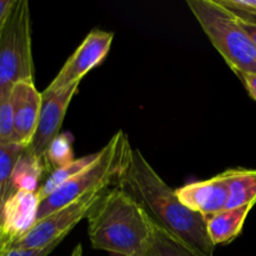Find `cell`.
Here are the masks:
<instances>
[{
  "mask_svg": "<svg viewBox=\"0 0 256 256\" xmlns=\"http://www.w3.org/2000/svg\"><path fill=\"white\" fill-rule=\"evenodd\" d=\"M122 188L142 206L150 222L198 256H212L215 245L208 234L206 218L188 209L152 169L139 149H132L118 179Z\"/></svg>",
  "mask_w": 256,
  "mask_h": 256,
  "instance_id": "cell-1",
  "label": "cell"
},
{
  "mask_svg": "<svg viewBox=\"0 0 256 256\" xmlns=\"http://www.w3.org/2000/svg\"><path fill=\"white\" fill-rule=\"evenodd\" d=\"M86 219L94 249L120 256L142 255L152 222L134 198L122 188L105 192Z\"/></svg>",
  "mask_w": 256,
  "mask_h": 256,
  "instance_id": "cell-2",
  "label": "cell"
},
{
  "mask_svg": "<svg viewBox=\"0 0 256 256\" xmlns=\"http://www.w3.org/2000/svg\"><path fill=\"white\" fill-rule=\"evenodd\" d=\"M132 149L126 134L122 130L115 132L109 142L99 150V156L92 164L40 202L38 220L89 192L105 190L110 184L116 182L129 160Z\"/></svg>",
  "mask_w": 256,
  "mask_h": 256,
  "instance_id": "cell-3",
  "label": "cell"
},
{
  "mask_svg": "<svg viewBox=\"0 0 256 256\" xmlns=\"http://www.w3.org/2000/svg\"><path fill=\"white\" fill-rule=\"evenodd\" d=\"M188 6L238 76L256 74V45L232 12L216 0H188Z\"/></svg>",
  "mask_w": 256,
  "mask_h": 256,
  "instance_id": "cell-4",
  "label": "cell"
},
{
  "mask_svg": "<svg viewBox=\"0 0 256 256\" xmlns=\"http://www.w3.org/2000/svg\"><path fill=\"white\" fill-rule=\"evenodd\" d=\"M20 82H34L30 10L26 0L15 4L0 30V96Z\"/></svg>",
  "mask_w": 256,
  "mask_h": 256,
  "instance_id": "cell-5",
  "label": "cell"
},
{
  "mask_svg": "<svg viewBox=\"0 0 256 256\" xmlns=\"http://www.w3.org/2000/svg\"><path fill=\"white\" fill-rule=\"evenodd\" d=\"M105 190L92 192L75 202L65 205L62 209L52 212L44 219L38 220L28 234L12 242V249H42L56 240L65 239L72 228L88 218L92 208L99 202Z\"/></svg>",
  "mask_w": 256,
  "mask_h": 256,
  "instance_id": "cell-6",
  "label": "cell"
},
{
  "mask_svg": "<svg viewBox=\"0 0 256 256\" xmlns=\"http://www.w3.org/2000/svg\"><path fill=\"white\" fill-rule=\"evenodd\" d=\"M112 40L114 32H112L98 29L90 32L44 92H59L72 85L80 84V80L106 58Z\"/></svg>",
  "mask_w": 256,
  "mask_h": 256,
  "instance_id": "cell-7",
  "label": "cell"
},
{
  "mask_svg": "<svg viewBox=\"0 0 256 256\" xmlns=\"http://www.w3.org/2000/svg\"><path fill=\"white\" fill-rule=\"evenodd\" d=\"M79 84L72 85L59 92H42V109L35 134L28 149L45 160V154L52 140L60 134L65 114L78 92Z\"/></svg>",
  "mask_w": 256,
  "mask_h": 256,
  "instance_id": "cell-8",
  "label": "cell"
},
{
  "mask_svg": "<svg viewBox=\"0 0 256 256\" xmlns=\"http://www.w3.org/2000/svg\"><path fill=\"white\" fill-rule=\"evenodd\" d=\"M180 202L204 218H210L226 209L229 202V182L226 174L216 175L202 182H195L176 189Z\"/></svg>",
  "mask_w": 256,
  "mask_h": 256,
  "instance_id": "cell-9",
  "label": "cell"
},
{
  "mask_svg": "<svg viewBox=\"0 0 256 256\" xmlns=\"http://www.w3.org/2000/svg\"><path fill=\"white\" fill-rule=\"evenodd\" d=\"M10 99L14 112V142L28 148L39 120L42 92L35 88L34 82H20L12 86Z\"/></svg>",
  "mask_w": 256,
  "mask_h": 256,
  "instance_id": "cell-10",
  "label": "cell"
},
{
  "mask_svg": "<svg viewBox=\"0 0 256 256\" xmlns=\"http://www.w3.org/2000/svg\"><path fill=\"white\" fill-rule=\"evenodd\" d=\"M39 206L38 192H15L6 200L2 210L0 222L2 234L12 242L28 234L36 224Z\"/></svg>",
  "mask_w": 256,
  "mask_h": 256,
  "instance_id": "cell-11",
  "label": "cell"
},
{
  "mask_svg": "<svg viewBox=\"0 0 256 256\" xmlns=\"http://www.w3.org/2000/svg\"><path fill=\"white\" fill-rule=\"evenodd\" d=\"M254 205L225 209L206 219L208 234L212 244L222 245L232 242L242 232L248 215Z\"/></svg>",
  "mask_w": 256,
  "mask_h": 256,
  "instance_id": "cell-12",
  "label": "cell"
},
{
  "mask_svg": "<svg viewBox=\"0 0 256 256\" xmlns=\"http://www.w3.org/2000/svg\"><path fill=\"white\" fill-rule=\"evenodd\" d=\"M48 170V165L42 158L38 156L29 149H25L12 170L10 182L15 192H38L40 189V179Z\"/></svg>",
  "mask_w": 256,
  "mask_h": 256,
  "instance_id": "cell-13",
  "label": "cell"
},
{
  "mask_svg": "<svg viewBox=\"0 0 256 256\" xmlns=\"http://www.w3.org/2000/svg\"><path fill=\"white\" fill-rule=\"evenodd\" d=\"M229 182V202L226 209L255 205L256 202V170H225Z\"/></svg>",
  "mask_w": 256,
  "mask_h": 256,
  "instance_id": "cell-14",
  "label": "cell"
},
{
  "mask_svg": "<svg viewBox=\"0 0 256 256\" xmlns=\"http://www.w3.org/2000/svg\"><path fill=\"white\" fill-rule=\"evenodd\" d=\"M99 156V152H92V154L85 155V156L79 158V159H75L74 162H70L66 166L62 168V169H58L52 172V174L49 175V178L46 179V182L40 186V189L38 190V194H39L40 202L44 199H46L49 195H52V192H56L60 186L65 184V182H69L70 179L75 176V175L79 174L80 172L85 169V168L89 166L90 164L95 162Z\"/></svg>",
  "mask_w": 256,
  "mask_h": 256,
  "instance_id": "cell-15",
  "label": "cell"
},
{
  "mask_svg": "<svg viewBox=\"0 0 256 256\" xmlns=\"http://www.w3.org/2000/svg\"><path fill=\"white\" fill-rule=\"evenodd\" d=\"M142 256H198L152 222V232Z\"/></svg>",
  "mask_w": 256,
  "mask_h": 256,
  "instance_id": "cell-16",
  "label": "cell"
},
{
  "mask_svg": "<svg viewBox=\"0 0 256 256\" xmlns=\"http://www.w3.org/2000/svg\"><path fill=\"white\" fill-rule=\"evenodd\" d=\"M74 160L72 135L70 132H60L49 145L45 154L48 169H52V172L62 169Z\"/></svg>",
  "mask_w": 256,
  "mask_h": 256,
  "instance_id": "cell-17",
  "label": "cell"
},
{
  "mask_svg": "<svg viewBox=\"0 0 256 256\" xmlns=\"http://www.w3.org/2000/svg\"><path fill=\"white\" fill-rule=\"evenodd\" d=\"M25 149L26 146L18 142H0V184H9L12 170Z\"/></svg>",
  "mask_w": 256,
  "mask_h": 256,
  "instance_id": "cell-18",
  "label": "cell"
},
{
  "mask_svg": "<svg viewBox=\"0 0 256 256\" xmlns=\"http://www.w3.org/2000/svg\"><path fill=\"white\" fill-rule=\"evenodd\" d=\"M238 20L256 25V0H216Z\"/></svg>",
  "mask_w": 256,
  "mask_h": 256,
  "instance_id": "cell-19",
  "label": "cell"
},
{
  "mask_svg": "<svg viewBox=\"0 0 256 256\" xmlns=\"http://www.w3.org/2000/svg\"><path fill=\"white\" fill-rule=\"evenodd\" d=\"M0 142H14V112L10 94L0 96Z\"/></svg>",
  "mask_w": 256,
  "mask_h": 256,
  "instance_id": "cell-20",
  "label": "cell"
},
{
  "mask_svg": "<svg viewBox=\"0 0 256 256\" xmlns=\"http://www.w3.org/2000/svg\"><path fill=\"white\" fill-rule=\"evenodd\" d=\"M62 242V239L56 240L52 244L48 245V246L42 248V249H12V248L9 246V249L5 252L4 256H48L50 252H52V250Z\"/></svg>",
  "mask_w": 256,
  "mask_h": 256,
  "instance_id": "cell-21",
  "label": "cell"
},
{
  "mask_svg": "<svg viewBox=\"0 0 256 256\" xmlns=\"http://www.w3.org/2000/svg\"><path fill=\"white\" fill-rule=\"evenodd\" d=\"M15 192L14 188L12 186V184H0V222H2V210H4V205L6 202V200L12 196Z\"/></svg>",
  "mask_w": 256,
  "mask_h": 256,
  "instance_id": "cell-22",
  "label": "cell"
},
{
  "mask_svg": "<svg viewBox=\"0 0 256 256\" xmlns=\"http://www.w3.org/2000/svg\"><path fill=\"white\" fill-rule=\"evenodd\" d=\"M14 4L15 0H0V30L4 26Z\"/></svg>",
  "mask_w": 256,
  "mask_h": 256,
  "instance_id": "cell-23",
  "label": "cell"
},
{
  "mask_svg": "<svg viewBox=\"0 0 256 256\" xmlns=\"http://www.w3.org/2000/svg\"><path fill=\"white\" fill-rule=\"evenodd\" d=\"M240 79L242 80V82L246 86L250 96L256 102V74H242Z\"/></svg>",
  "mask_w": 256,
  "mask_h": 256,
  "instance_id": "cell-24",
  "label": "cell"
},
{
  "mask_svg": "<svg viewBox=\"0 0 256 256\" xmlns=\"http://www.w3.org/2000/svg\"><path fill=\"white\" fill-rule=\"evenodd\" d=\"M240 22V20H239ZM240 24H242V29L246 32V34L249 35L250 39L252 40V42L256 45V25H252V24H248V22H240Z\"/></svg>",
  "mask_w": 256,
  "mask_h": 256,
  "instance_id": "cell-25",
  "label": "cell"
},
{
  "mask_svg": "<svg viewBox=\"0 0 256 256\" xmlns=\"http://www.w3.org/2000/svg\"><path fill=\"white\" fill-rule=\"evenodd\" d=\"M70 256H82V245H76L72 250V255Z\"/></svg>",
  "mask_w": 256,
  "mask_h": 256,
  "instance_id": "cell-26",
  "label": "cell"
},
{
  "mask_svg": "<svg viewBox=\"0 0 256 256\" xmlns=\"http://www.w3.org/2000/svg\"><path fill=\"white\" fill-rule=\"evenodd\" d=\"M10 245H12V242H5L4 245H2V246H0V256H4L5 252L9 249Z\"/></svg>",
  "mask_w": 256,
  "mask_h": 256,
  "instance_id": "cell-27",
  "label": "cell"
},
{
  "mask_svg": "<svg viewBox=\"0 0 256 256\" xmlns=\"http://www.w3.org/2000/svg\"><path fill=\"white\" fill-rule=\"evenodd\" d=\"M12 242V240H10L9 238H6L4 234H2V228H0V246H2V245H4L5 242Z\"/></svg>",
  "mask_w": 256,
  "mask_h": 256,
  "instance_id": "cell-28",
  "label": "cell"
},
{
  "mask_svg": "<svg viewBox=\"0 0 256 256\" xmlns=\"http://www.w3.org/2000/svg\"><path fill=\"white\" fill-rule=\"evenodd\" d=\"M114 256H120V255H114Z\"/></svg>",
  "mask_w": 256,
  "mask_h": 256,
  "instance_id": "cell-29",
  "label": "cell"
}]
</instances>
